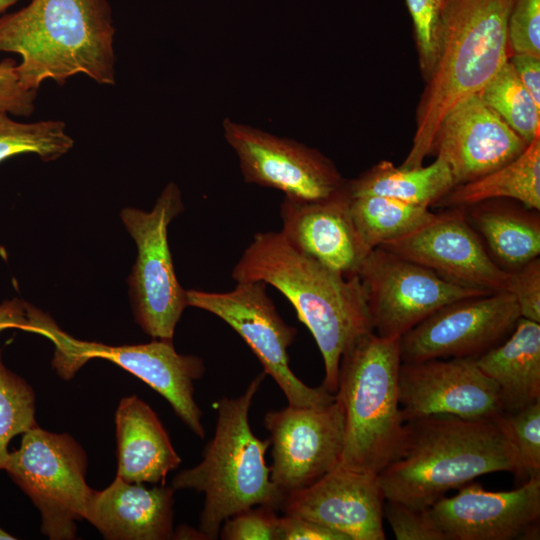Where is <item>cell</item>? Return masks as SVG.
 Wrapping results in <instances>:
<instances>
[{
	"label": "cell",
	"instance_id": "11",
	"mask_svg": "<svg viewBox=\"0 0 540 540\" xmlns=\"http://www.w3.org/2000/svg\"><path fill=\"white\" fill-rule=\"evenodd\" d=\"M222 127L246 183L280 190L297 201L325 200L346 185L334 163L317 149L230 118Z\"/></svg>",
	"mask_w": 540,
	"mask_h": 540
},
{
	"label": "cell",
	"instance_id": "35",
	"mask_svg": "<svg viewBox=\"0 0 540 540\" xmlns=\"http://www.w3.org/2000/svg\"><path fill=\"white\" fill-rule=\"evenodd\" d=\"M383 517L397 540H446L425 510H416L397 501L385 499Z\"/></svg>",
	"mask_w": 540,
	"mask_h": 540
},
{
	"label": "cell",
	"instance_id": "41",
	"mask_svg": "<svg viewBox=\"0 0 540 540\" xmlns=\"http://www.w3.org/2000/svg\"><path fill=\"white\" fill-rule=\"evenodd\" d=\"M18 1L20 0H0V13L4 12Z\"/></svg>",
	"mask_w": 540,
	"mask_h": 540
},
{
	"label": "cell",
	"instance_id": "30",
	"mask_svg": "<svg viewBox=\"0 0 540 540\" xmlns=\"http://www.w3.org/2000/svg\"><path fill=\"white\" fill-rule=\"evenodd\" d=\"M35 410L33 388L5 366L0 350V470L9 458L10 440L38 426Z\"/></svg>",
	"mask_w": 540,
	"mask_h": 540
},
{
	"label": "cell",
	"instance_id": "42",
	"mask_svg": "<svg viewBox=\"0 0 540 540\" xmlns=\"http://www.w3.org/2000/svg\"><path fill=\"white\" fill-rule=\"evenodd\" d=\"M16 539L14 536L6 532L0 527V540H14Z\"/></svg>",
	"mask_w": 540,
	"mask_h": 540
},
{
	"label": "cell",
	"instance_id": "3",
	"mask_svg": "<svg viewBox=\"0 0 540 540\" xmlns=\"http://www.w3.org/2000/svg\"><path fill=\"white\" fill-rule=\"evenodd\" d=\"M114 34L106 0H31L0 17V52L20 56L16 70L28 90L76 74L114 85Z\"/></svg>",
	"mask_w": 540,
	"mask_h": 540
},
{
	"label": "cell",
	"instance_id": "22",
	"mask_svg": "<svg viewBox=\"0 0 540 540\" xmlns=\"http://www.w3.org/2000/svg\"><path fill=\"white\" fill-rule=\"evenodd\" d=\"M115 425L116 476L132 483L164 484L181 458L153 409L136 395L122 398Z\"/></svg>",
	"mask_w": 540,
	"mask_h": 540
},
{
	"label": "cell",
	"instance_id": "12",
	"mask_svg": "<svg viewBox=\"0 0 540 540\" xmlns=\"http://www.w3.org/2000/svg\"><path fill=\"white\" fill-rule=\"evenodd\" d=\"M358 276L366 290L374 332L401 337L441 307L485 293L452 284L428 268L376 247Z\"/></svg>",
	"mask_w": 540,
	"mask_h": 540
},
{
	"label": "cell",
	"instance_id": "21",
	"mask_svg": "<svg viewBox=\"0 0 540 540\" xmlns=\"http://www.w3.org/2000/svg\"><path fill=\"white\" fill-rule=\"evenodd\" d=\"M174 489L147 488L119 477L105 489H92L84 519L108 540H166L173 538Z\"/></svg>",
	"mask_w": 540,
	"mask_h": 540
},
{
	"label": "cell",
	"instance_id": "10",
	"mask_svg": "<svg viewBox=\"0 0 540 540\" xmlns=\"http://www.w3.org/2000/svg\"><path fill=\"white\" fill-rule=\"evenodd\" d=\"M263 281L237 282L228 292L188 290V306L210 312L235 330L255 354L264 372L284 393L288 404L316 407L330 404L335 394L313 388L291 370L288 348L297 330L279 315Z\"/></svg>",
	"mask_w": 540,
	"mask_h": 540
},
{
	"label": "cell",
	"instance_id": "15",
	"mask_svg": "<svg viewBox=\"0 0 540 540\" xmlns=\"http://www.w3.org/2000/svg\"><path fill=\"white\" fill-rule=\"evenodd\" d=\"M398 390L404 422L431 415L486 420L502 412L498 387L473 357L401 362Z\"/></svg>",
	"mask_w": 540,
	"mask_h": 540
},
{
	"label": "cell",
	"instance_id": "8",
	"mask_svg": "<svg viewBox=\"0 0 540 540\" xmlns=\"http://www.w3.org/2000/svg\"><path fill=\"white\" fill-rule=\"evenodd\" d=\"M87 456L67 433L36 426L23 433L4 470L41 514V531L51 540L76 538L92 491L86 482Z\"/></svg>",
	"mask_w": 540,
	"mask_h": 540
},
{
	"label": "cell",
	"instance_id": "16",
	"mask_svg": "<svg viewBox=\"0 0 540 540\" xmlns=\"http://www.w3.org/2000/svg\"><path fill=\"white\" fill-rule=\"evenodd\" d=\"M442 279L485 294L507 291L510 273L488 254L463 208H449L415 231L381 246Z\"/></svg>",
	"mask_w": 540,
	"mask_h": 540
},
{
	"label": "cell",
	"instance_id": "1",
	"mask_svg": "<svg viewBox=\"0 0 540 540\" xmlns=\"http://www.w3.org/2000/svg\"><path fill=\"white\" fill-rule=\"evenodd\" d=\"M236 282L263 281L295 308L321 352L322 386L338 387L341 358L360 336L374 331L364 285L294 249L281 232H258L232 270Z\"/></svg>",
	"mask_w": 540,
	"mask_h": 540
},
{
	"label": "cell",
	"instance_id": "32",
	"mask_svg": "<svg viewBox=\"0 0 540 540\" xmlns=\"http://www.w3.org/2000/svg\"><path fill=\"white\" fill-rule=\"evenodd\" d=\"M513 445L523 477L540 478V400L495 417Z\"/></svg>",
	"mask_w": 540,
	"mask_h": 540
},
{
	"label": "cell",
	"instance_id": "40",
	"mask_svg": "<svg viewBox=\"0 0 540 540\" xmlns=\"http://www.w3.org/2000/svg\"><path fill=\"white\" fill-rule=\"evenodd\" d=\"M8 328L29 330L27 303L18 298L0 304V331Z\"/></svg>",
	"mask_w": 540,
	"mask_h": 540
},
{
	"label": "cell",
	"instance_id": "34",
	"mask_svg": "<svg viewBox=\"0 0 540 540\" xmlns=\"http://www.w3.org/2000/svg\"><path fill=\"white\" fill-rule=\"evenodd\" d=\"M275 508L258 505L227 518L219 531L224 540H278Z\"/></svg>",
	"mask_w": 540,
	"mask_h": 540
},
{
	"label": "cell",
	"instance_id": "9",
	"mask_svg": "<svg viewBox=\"0 0 540 540\" xmlns=\"http://www.w3.org/2000/svg\"><path fill=\"white\" fill-rule=\"evenodd\" d=\"M183 211L174 182L162 190L153 209L126 207L120 216L136 243L138 255L128 283L136 322L153 339L173 341L176 325L188 306L177 280L168 244V226Z\"/></svg>",
	"mask_w": 540,
	"mask_h": 540
},
{
	"label": "cell",
	"instance_id": "6",
	"mask_svg": "<svg viewBox=\"0 0 540 540\" xmlns=\"http://www.w3.org/2000/svg\"><path fill=\"white\" fill-rule=\"evenodd\" d=\"M400 337L374 331L344 352L335 393L344 416L342 468L379 474L392 457L404 426L399 402Z\"/></svg>",
	"mask_w": 540,
	"mask_h": 540
},
{
	"label": "cell",
	"instance_id": "24",
	"mask_svg": "<svg viewBox=\"0 0 540 540\" xmlns=\"http://www.w3.org/2000/svg\"><path fill=\"white\" fill-rule=\"evenodd\" d=\"M475 362L498 387L502 411L540 400V323L520 317L510 335Z\"/></svg>",
	"mask_w": 540,
	"mask_h": 540
},
{
	"label": "cell",
	"instance_id": "31",
	"mask_svg": "<svg viewBox=\"0 0 540 540\" xmlns=\"http://www.w3.org/2000/svg\"><path fill=\"white\" fill-rule=\"evenodd\" d=\"M455 0H406L413 22L420 71L425 82L436 65Z\"/></svg>",
	"mask_w": 540,
	"mask_h": 540
},
{
	"label": "cell",
	"instance_id": "27",
	"mask_svg": "<svg viewBox=\"0 0 540 540\" xmlns=\"http://www.w3.org/2000/svg\"><path fill=\"white\" fill-rule=\"evenodd\" d=\"M348 199L354 225L370 250L408 235L437 215L427 207L385 196L348 195Z\"/></svg>",
	"mask_w": 540,
	"mask_h": 540
},
{
	"label": "cell",
	"instance_id": "18",
	"mask_svg": "<svg viewBox=\"0 0 540 540\" xmlns=\"http://www.w3.org/2000/svg\"><path fill=\"white\" fill-rule=\"evenodd\" d=\"M384 501L377 474L337 466L309 486L285 495L280 509L341 533L347 540H384Z\"/></svg>",
	"mask_w": 540,
	"mask_h": 540
},
{
	"label": "cell",
	"instance_id": "37",
	"mask_svg": "<svg viewBox=\"0 0 540 540\" xmlns=\"http://www.w3.org/2000/svg\"><path fill=\"white\" fill-rule=\"evenodd\" d=\"M16 67L11 58L0 62V113L26 117L35 110L37 91L21 85Z\"/></svg>",
	"mask_w": 540,
	"mask_h": 540
},
{
	"label": "cell",
	"instance_id": "26",
	"mask_svg": "<svg viewBox=\"0 0 540 540\" xmlns=\"http://www.w3.org/2000/svg\"><path fill=\"white\" fill-rule=\"evenodd\" d=\"M454 186L448 165L439 157L428 166L418 167L395 166L383 160L346 181L349 196H385L427 208L435 206Z\"/></svg>",
	"mask_w": 540,
	"mask_h": 540
},
{
	"label": "cell",
	"instance_id": "29",
	"mask_svg": "<svg viewBox=\"0 0 540 540\" xmlns=\"http://www.w3.org/2000/svg\"><path fill=\"white\" fill-rule=\"evenodd\" d=\"M73 145L74 140L66 132V125L62 121L26 123L0 113V162L25 153L52 161L66 154Z\"/></svg>",
	"mask_w": 540,
	"mask_h": 540
},
{
	"label": "cell",
	"instance_id": "33",
	"mask_svg": "<svg viewBox=\"0 0 540 540\" xmlns=\"http://www.w3.org/2000/svg\"><path fill=\"white\" fill-rule=\"evenodd\" d=\"M507 38L510 55L540 57V0H511Z\"/></svg>",
	"mask_w": 540,
	"mask_h": 540
},
{
	"label": "cell",
	"instance_id": "5",
	"mask_svg": "<svg viewBox=\"0 0 540 540\" xmlns=\"http://www.w3.org/2000/svg\"><path fill=\"white\" fill-rule=\"evenodd\" d=\"M266 373L257 375L238 397L217 403V422L202 461L176 474L174 490L191 489L204 494L199 530L208 540L217 539L223 522L253 506L280 508L284 495L270 478L265 454L270 439L251 430L249 410Z\"/></svg>",
	"mask_w": 540,
	"mask_h": 540
},
{
	"label": "cell",
	"instance_id": "14",
	"mask_svg": "<svg viewBox=\"0 0 540 540\" xmlns=\"http://www.w3.org/2000/svg\"><path fill=\"white\" fill-rule=\"evenodd\" d=\"M264 426L272 446L270 478L284 497L309 486L339 465L344 416L336 396L324 406L288 404L269 411Z\"/></svg>",
	"mask_w": 540,
	"mask_h": 540
},
{
	"label": "cell",
	"instance_id": "23",
	"mask_svg": "<svg viewBox=\"0 0 540 540\" xmlns=\"http://www.w3.org/2000/svg\"><path fill=\"white\" fill-rule=\"evenodd\" d=\"M471 227L485 241L494 262L514 272L540 255L539 211L509 199H492L462 207Z\"/></svg>",
	"mask_w": 540,
	"mask_h": 540
},
{
	"label": "cell",
	"instance_id": "13",
	"mask_svg": "<svg viewBox=\"0 0 540 540\" xmlns=\"http://www.w3.org/2000/svg\"><path fill=\"white\" fill-rule=\"evenodd\" d=\"M507 291L451 302L400 337L402 362L436 358H476L504 341L520 319Z\"/></svg>",
	"mask_w": 540,
	"mask_h": 540
},
{
	"label": "cell",
	"instance_id": "17",
	"mask_svg": "<svg viewBox=\"0 0 540 540\" xmlns=\"http://www.w3.org/2000/svg\"><path fill=\"white\" fill-rule=\"evenodd\" d=\"M425 512L446 540L539 539L540 478L497 492L470 482Z\"/></svg>",
	"mask_w": 540,
	"mask_h": 540
},
{
	"label": "cell",
	"instance_id": "36",
	"mask_svg": "<svg viewBox=\"0 0 540 540\" xmlns=\"http://www.w3.org/2000/svg\"><path fill=\"white\" fill-rule=\"evenodd\" d=\"M507 292L515 298L522 318L540 323L539 257L510 272Z\"/></svg>",
	"mask_w": 540,
	"mask_h": 540
},
{
	"label": "cell",
	"instance_id": "38",
	"mask_svg": "<svg viewBox=\"0 0 540 540\" xmlns=\"http://www.w3.org/2000/svg\"><path fill=\"white\" fill-rule=\"evenodd\" d=\"M278 540H347V538L314 521L284 514L278 519Z\"/></svg>",
	"mask_w": 540,
	"mask_h": 540
},
{
	"label": "cell",
	"instance_id": "20",
	"mask_svg": "<svg viewBox=\"0 0 540 540\" xmlns=\"http://www.w3.org/2000/svg\"><path fill=\"white\" fill-rule=\"evenodd\" d=\"M280 216V232L294 249L344 276L358 275L371 250L352 220L346 185L320 201L284 197Z\"/></svg>",
	"mask_w": 540,
	"mask_h": 540
},
{
	"label": "cell",
	"instance_id": "2",
	"mask_svg": "<svg viewBox=\"0 0 540 540\" xmlns=\"http://www.w3.org/2000/svg\"><path fill=\"white\" fill-rule=\"evenodd\" d=\"M495 472L523 477L517 453L495 418L431 415L404 422L378 478L385 499L425 510L448 491Z\"/></svg>",
	"mask_w": 540,
	"mask_h": 540
},
{
	"label": "cell",
	"instance_id": "39",
	"mask_svg": "<svg viewBox=\"0 0 540 540\" xmlns=\"http://www.w3.org/2000/svg\"><path fill=\"white\" fill-rule=\"evenodd\" d=\"M509 61L521 83L540 106V57L529 54H511Z\"/></svg>",
	"mask_w": 540,
	"mask_h": 540
},
{
	"label": "cell",
	"instance_id": "4",
	"mask_svg": "<svg viewBox=\"0 0 540 540\" xmlns=\"http://www.w3.org/2000/svg\"><path fill=\"white\" fill-rule=\"evenodd\" d=\"M511 0H455L440 53L416 112V130L403 167L423 165L444 117L478 94L510 57Z\"/></svg>",
	"mask_w": 540,
	"mask_h": 540
},
{
	"label": "cell",
	"instance_id": "25",
	"mask_svg": "<svg viewBox=\"0 0 540 540\" xmlns=\"http://www.w3.org/2000/svg\"><path fill=\"white\" fill-rule=\"evenodd\" d=\"M492 199H509L540 210V136L509 163L471 182L454 186L435 206L466 207Z\"/></svg>",
	"mask_w": 540,
	"mask_h": 540
},
{
	"label": "cell",
	"instance_id": "19",
	"mask_svg": "<svg viewBox=\"0 0 540 540\" xmlns=\"http://www.w3.org/2000/svg\"><path fill=\"white\" fill-rule=\"evenodd\" d=\"M527 145L479 94H474L441 121L430 153L446 162L456 186L509 163Z\"/></svg>",
	"mask_w": 540,
	"mask_h": 540
},
{
	"label": "cell",
	"instance_id": "28",
	"mask_svg": "<svg viewBox=\"0 0 540 540\" xmlns=\"http://www.w3.org/2000/svg\"><path fill=\"white\" fill-rule=\"evenodd\" d=\"M478 94L527 143L540 136V106L509 59Z\"/></svg>",
	"mask_w": 540,
	"mask_h": 540
},
{
	"label": "cell",
	"instance_id": "7",
	"mask_svg": "<svg viewBox=\"0 0 540 540\" xmlns=\"http://www.w3.org/2000/svg\"><path fill=\"white\" fill-rule=\"evenodd\" d=\"M28 317L30 331L48 337L55 345L52 365L60 377L71 379L90 359L109 360L162 395L183 423L196 436L204 438L202 411L194 399V381L205 372L201 358L178 353L173 341L154 339L146 344L109 346L78 340L31 305Z\"/></svg>",
	"mask_w": 540,
	"mask_h": 540
}]
</instances>
